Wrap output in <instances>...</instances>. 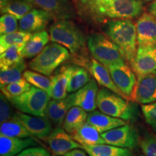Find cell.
Masks as SVG:
<instances>
[{
	"label": "cell",
	"instance_id": "obj_1",
	"mask_svg": "<svg viewBox=\"0 0 156 156\" xmlns=\"http://www.w3.org/2000/svg\"><path fill=\"white\" fill-rule=\"evenodd\" d=\"M105 34L119 48L125 61L130 64L137 51L136 25L130 19H117L108 21Z\"/></svg>",
	"mask_w": 156,
	"mask_h": 156
},
{
	"label": "cell",
	"instance_id": "obj_2",
	"mask_svg": "<svg viewBox=\"0 0 156 156\" xmlns=\"http://www.w3.org/2000/svg\"><path fill=\"white\" fill-rule=\"evenodd\" d=\"M87 6L95 14L113 19L134 18L142 12L140 0H99Z\"/></svg>",
	"mask_w": 156,
	"mask_h": 156
},
{
	"label": "cell",
	"instance_id": "obj_3",
	"mask_svg": "<svg viewBox=\"0 0 156 156\" xmlns=\"http://www.w3.org/2000/svg\"><path fill=\"white\" fill-rule=\"evenodd\" d=\"M127 99L107 88L98 90L97 107L101 112L129 122L136 117V107Z\"/></svg>",
	"mask_w": 156,
	"mask_h": 156
},
{
	"label": "cell",
	"instance_id": "obj_4",
	"mask_svg": "<svg viewBox=\"0 0 156 156\" xmlns=\"http://www.w3.org/2000/svg\"><path fill=\"white\" fill-rule=\"evenodd\" d=\"M50 40L67 48L73 54H77L85 47V39L82 31L73 21L56 20L49 28Z\"/></svg>",
	"mask_w": 156,
	"mask_h": 156
},
{
	"label": "cell",
	"instance_id": "obj_5",
	"mask_svg": "<svg viewBox=\"0 0 156 156\" xmlns=\"http://www.w3.org/2000/svg\"><path fill=\"white\" fill-rule=\"evenodd\" d=\"M69 58L70 52L67 48L53 42L46 45L41 52L33 58L29 63V67L48 77Z\"/></svg>",
	"mask_w": 156,
	"mask_h": 156
},
{
	"label": "cell",
	"instance_id": "obj_6",
	"mask_svg": "<svg viewBox=\"0 0 156 156\" xmlns=\"http://www.w3.org/2000/svg\"><path fill=\"white\" fill-rule=\"evenodd\" d=\"M87 44L93 58L107 68L125 63L119 48L108 36L100 33H94L88 36Z\"/></svg>",
	"mask_w": 156,
	"mask_h": 156
},
{
	"label": "cell",
	"instance_id": "obj_7",
	"mask_svg": "<svg viewBox=\"0 0 156 156\" xmlns=\"http://www.w3.org/2000/svg\"><path fill=\"white\" fill-rule=\"evenodd\" d=\"M51 98L46 91L32 85L28 91L9 101L19 112L33 116H46V110Z\"/></svg>",
	"mask_w": 156,
	"mask_h": 156
},
{
	"label": "cell",
	"instance_id": "obj_8",
	"mask_svg": "<svg viewBox=\"0 0 156 156\" xmlns=\"http://www.w3.org/2000/svg\"><path fill=\"white\" fill-rule=\"evenodd\" d=\"M115 85L128 100L134 101L137 80L136 75L126 63L108 67Z\"/></svg>",
	"mask_w": 156,
	"mask_h": 156
},
{
	"label": "cell",
	"instance_id": "obj_9",
	"mask_svg": "<svg viewBox=\"0 0 156 156\" xmlns=\"http://www.w3.org/2000/svg\"><path fill=\"white\" fill-rule=\"evenodd\" d=\"M106 144L133 149L139 143V136L133 126L126 124L101 134Z\"/></svg>",
	"mask_w": 156,
	"mask_h": 156
},
{
	"label": "cell",
	"instance_id": "obj_10",
	"mask_svg": "<svg viewBox=\"0 0 156 156\" xmlns=\"http://www.w3.org/2000/svg\"><path fill=\"white\" fill-rule=\"evenodd\" d=\"M43 140L47 143L50 150L55 155L63 156L72 150L77 148L83 149V146L75 141L71 134L60 126L54 129L49 135Z\"/></svg>",
	"mask_w": 156,
	"mask_h": 156
},
{
	"label": "cell",
	"instance_id": "obj_11",
	"mask_svg": "<svg viewBox=\"0 0 156 156\" xmlns=\"http://www.w3.org/2000/svg\"><path fill=\"white\" fill-rule=\"evenodd\" d=\"M36 8L48 13L56 20H69L75 16V9L69 0H25Z\"/></svg>",
	"mask_w": 156,
	"mask_h": 156
},
{
	"label": "cell",
	"instance_id": "obj_12",
	"mask_svg": "<svg viewBox=\"0 0 156 156\" xmlns=\"http://www.w3.org/2000/svg\"><path fill=\"white\" fill-rule=\"evenodd\" d=\"M131 67L137 78L155 71L156 46H138Z\"/></svg>",
	"mask_w": 156,
	"mask_h": 156
},
{
	"label": "cell",
	"instance_id": "obj_13",
	"mask_svg": "<svg viewBox=\"0 0 156 156\" xmlns=\"http://www.w3.org/2000/svg\"><path fill=\"white\" fill-rule=\"evenodd\" d=\"M98 89L97 82L92 79L87 85L78 90L77 92L67 95L72 106H79L91 112L95 110L97 107L96 98Z\"/></svg>",
	"mask_w": 156,
	"mask_h": 156
},
{
	"label": "cell",
	"instance_id": "obj_14",
	"mask_svg": "<svg viewBox=\"0 0 156 156\" xmlns=\"http://www.w3.org/2000/svg\"><path fill=\"white\" fill-rule=\"evenodd\" d=\"M28 129L32 136L44 139L49 135L52 129L51 122L46 116H37L20 112L14 114Z\"/></svg>",
	"mask_w": 156,
	"mask_h": 156
},
{
	"label": "cell",
	"instance_id": "obj_15",
	"mask_svg": "<svg viewBox=\"0 0 156 156\" xmlns=\"http://www.w3.org/2000/svg\"><path fill=\"white\" fill-rule=\"evenodd\" d=\"M138 46H156V18L150 12L140 15L136 24Z\"/></svg>",
	"mask_w": 156,
	"mask_h": 156
},
{
	"label": "cell",
	"instance_id": "obj_16",
	"mask_svg": "<svg viewBox=\"0 0 156 156\" xmlns=\"http://www.w3.org/2000/svg\"><path fill=\"white\" fill-rule=\"evenodd\" d=\"M134 101L142 105L156 102V70L137 78Z\"/></svg>",
	"mask_w": 156,
	"mask_h": 156
},
{
	"label": "cell",
	"instance_id": "obj_17",
	"mask_svg": "<svg viewBox=\"0 0 156 156\" xmlns=\"http://www.w3.org/2000/svg\"><path fill=\"white\" fill-rule=\"evenodd\" d=\"M51 18L46 12L34 8L20 20L19 30L30 34L44 30Z\"/></svg>",
	"mask_w": 156,
	"mask_h": 156
},
{
	"label": "cell",
	"instance_id": "obj_18",
	"mask_svg": "<svg viewBox=\"0 0 156 156\" xmlns=\"http://www.w3.org/2000/svg\"><path fill=\"white\" fill-rule=\"evenodd\" d=\"M73 66L71 64H65L62 66L57 69L55 75L51 78V89L50 96L52 99L61 100L67 97L68 84Z\"/></svg>",
	"mask_w": 156,
	"mask_h": 156
},
{
	"label": "cell",
	"instance_id": "obj_19",
	"mask_svg": "<svg viewBox=\"0 0 156 156\" xmlns=\"http://www.w3.org/2000/svg\"><path fill=\"white\" fill-rule=\"evenodd\" d=\"M37 145L38 143L33 136L19 138L0 135V155L16 156L27 148Z\"/></svg>",
	"mask_w": 156,
	"mask_h": 156
},
{
	"label": "cell",
	"instance_id": "obj_20",
	"mask_svg": "<svg viewBox=\"0 0 156 156\" xmlns=\"http://www.w3.org/2000/svg\"><path fill=\"white\" fill-rule=\"evenodd\" d=\"M87 69L90 72V74L93 77V79L97 82V83H98L99 85L105 88L110 90L116 94L127 99L115 85L111 74L109 73V70L106 66L93 58L89 62L88 65H87Z\"/></svg>",
	"mask_w": 156,
	"mask_h": 156
},
{
	"label": "cell",
	"instance_id": "obj_21",
	"mask_svg": "<svg viewBox=\"0 0 156 156\" xmlns=\"http://www.w3.org/2000/svg\"><path fill=\"white\" fill-rule=\"evenodd\" d=\"M87 122L94 126L101 134L127 124L125 120L109 116L96 110L89 113Z\"/></svg>",
	"mask_w": 156,
	"mask_h": 156
},
{
	"label": "cell",
	"instance_id": "obj_22",
	"mask_svg": "<svg viewBox=\"0 0 156 156\" xmlns=\"http://www.w3.org/2000/svg\"><path fill=\"white\" fill-rule=\"evenodd\" d=\"M73 139L82 146H92L106 144L101 134L94 126L85 122L83 126L72 134Z\"/></svg>",
	"mask_w": 156,
	"mask_h": 156
},
{
	"label": "cell",
	"instance_id": "obj_23",
	"mask_svg": "<svg viewBox=\"0 0 156 156\" xmlns=\"http://www.w3.org/2000/svg\"><path fill=\"white\" fill-rule=\"evenodd\" d=\"M68 97L61 100L52 99L48 103L46 110V117L56 126H61L68 111L72 108Z\"/></svg>",
	"mask_w": 156,
	"mask_h": 156
},
{
	"label": "cell",
	"instance_id": "obj_24",
	"mask_svg": "<svg viewBox=\"0 0 156 156\" xmlns=\"http://www.w3.org/2000/svg\"><path fill=\"white\" fill-rule=\"evenodd\" d=\"M50 36L46 30L34 33L23 48V58H30L36 56L41 52L49 41Z\"/></svg>",
	"mask_w": 156,
	"mask_h": 156
},
{
	"label": "cell",
	"instance_id": "obj_25",
	"mask_svg": "<svg viewBox=\"0 0 156 156\" xmlns=\"http://www.w3.org/2000/svg\"><path fill=\"white\" fill-rule=\"evenodd\" d=\"M87 116L88 114L83 108L79 106H73L66 115L62 127L72 135L76 130L87 122Z\"/></svg>",
	"mask_w": 156,
	"mask_h": 156
},
{
	"label": "cell",
	"instance_id": "obj_26",
	"mask_svg": "<svg viewBox=\"0 0 156 156\" xmlns=\"http://www.w3.org/2000/svg\"><path fill=\"white\" fill-rule=\"evenodd\" d=\"M83 149L90 155H106V156H133V153L129 148L116 147L108 144L92 146H83Z\"/></svg>",
	"mask_w": 156,
	"mask_h": 156
},
{
	"label": "cell",
	"instance_id": "obj_27",
	"mask_svg": "<svg viewBox=\"0 0 156 156\" xmlns=\"http://www.w3.org/2000/svg\"><path fill=\"white\" fill-rule=\"evenodd\" d=\"M0 134L1 135L10 137L27 138L32 136L20 121L15 116H13L12 118L7 122L1 124Z\"/></svg>",
	"mask_w": 156,
	"mask_h": 156
},
{
	"label": "cell",
	"instance_id": "obj_28",
	"mask_svg": "<svg viewBox=\"0 0 156 156\" xmlns=\"http://www.w3.org/2000/svg\"><path fill=\"white\" fill-rule=\"evenodd\" d=\"M91 80L90 75L87 69L74 65L68 84V93L77 92L78 90L87 85Z\"/></svg>",
	"mask_w": 156,
	"mask_h": 156
},
{
	"label": "cell",
	"instance_id": "obj_29",
	"mask_svg": "<svg viewBox=\"0 0 156 156\" xmlns=\"http://www.w3.org/2000/svg\"><path fill=\"white\" fill-rule=\"evenodd\" d=\"M26 64L24 58L14 64L8 69L0 72V87H3L9 84L15 83L23 78V73L25 71Z\"/></svg>",
	"mask_w": 156,
	"mask_h": 156
},
{
	"label": "cell",
	"instance_id": "obj_30",
	"mask_svg": "<svg viewBox=\"0 0 156 156\" xmlns=\"http://www.w3.org/2000/svg\"><path fill=\"white\" fill-rule=\"evenodd\" d=\"M32 34L30 33L16 31L11 34L2 35L0 37V54L3 53L7 48L12 46L17 45L23 48H24L25 44L30 38Z\"/></svg>",
	"mask_w": 156,
	"mask_h": 156
},
{
	"label": "cell",
	"instance_id": "obj_31",
	"mask_svg": "<svg viewBox=\"0 0 156 156\" xmlns=\"http://www.w3.org/2000/svg\"><path fill=\"white\" fill-rule=\"evenodd\" d=\"M23 48L14 45L7 48L0 55V68L5 70L9 68L14 64L18 63L23 59L22 55Z\"/></svg>",
	"mask_w": 156,
	"mask_h": 156
},
{
	"label": "cell",
	"instance_id": "obj_32",
	"mask_svg": "<svg viewBox=\"0 0 156 156\" xmlns=\"http://www.w3.org/2000/svg\"><path fill=\"white\" fill-rule=\"evenodd\" d=\"M23 77L25 78L33 86L46 91L50 95L51 89V80L49 79L48 76L37 73L34 70L33 71L25 70L23 73Z\"/></svg>",
	"mask_w": 156,
	"mask_h": 156
},
{
	"label": "cell",
	"instance_id": "obj_33",
	"mask_svg": "<svg viewBox=\"0 0 156 156\" xmlns=\"http://www.w3.org/2000/svg\"><path fill=\"white\" fill-rule=\"evenodd\" d=\"M34 8L32 4L25 0H13L5 7L1 9L2 13H9L12 15L17 20H20L31 9Z\"/></svg>",
	"mask_w": 156,
	"mask_h": 156
},
{
	"label": "cell",
	"instance_id": "obj_34",
	"mask_svg": "<svg viewBox=\"0 0 156 156\" xmlns=\"http://www.w3.org/2000/svg\"><path fill=\"white\" fill-rule=\"evenodd\" d=\"M31 87L32 85L23 77L18 81L2 87L1 90L2 93H3L8 99H10L22 95L23 93L30 90Z\"/></svg>",
	"mask_w": 156,
	"mask_h": 156
},
{
	"label": "cell",
	"instance_id": "obj_35",
	"mask_svg": "<svg viewBox=\"0 0 156 156\" xmlns=\"http://www.w3.org/2000/svg\"><path fill=\"white\" fill-rule=\"evenodd\" d=\"M19 30L17 19L12 15L5 13L0 18V34L5 35L14 33Z\"/></svg>",
	"mask_w": 156,
	"mask_h": 156
},
{
	"label": "cell",
	"instance_id": "obj_36",
	"mask_svg": "<svg viewBox=\"0 0 156 156\" xmlns=\"http://www.w3.org/2000/svg\"><path fill=\"white\" fill-rule=\"evenodd\" d=\"M140 146L145 156H156V134H146L140 140Z\"/></svg>",
	"mask_w": 156,
	"mask_h": 156
},
{
	"label": "cell",
	"instance_id": "obj_37",
	"mask_svg": "<svg viewBox=\"0 0 156 156\" xmlns=\"http://www.w3.org/2000/svg\"><path fill=\"white\" fill-rule=\"evenodd\" d=\"M9 99L3 93L0 95V123L7 122L11 119L15 114H12V109Z\"/></svg>",
	"mask_w": 156,
	"mask_h": 156
},
{
	"label": "cell",
	"instance_id": "obj_38",
	"mask_svg": "<svg viewBox=\"0 0 156 156\" xmlns=\"http://www.w3.org/2000/svg\"><path fill=\"white\" fill-rule=\"evenodd\" d=\"M142 111L146 122L156 132V102L142 105Z\"/></svg>",
	"mask_w": 156,
	"mask_h": 156
},
{
	"label": "cell",
	"instance_id": "obj_39",
	"mask_svg": "<svg viewBox=\"0 0 156 156\" xmlns=\"http://www.w3.org/2000/svg\"><path fill=\"white\" fill-rule=\"evenodd\" d=\"M16 156H51L47 150L41 147H30L24 150Z\"/></svg>",
	"mask_w": 156,
	"mask_h": 156
},
{
	"label": "cell",
	"instance_id": "obj_40",
	"mask_svg": "<svg viewBox=\"0 0 156 156\" xmlns=\"http://www.w3.org/2000/svg\"><path fill=\"white\" fill-rule=\"evenodd\" d=\"M80 148H77V149L72 150L67 153H65L63 156H87L85 152L80 150Z\"/></svg>",
	"mask_w": 156,
	"mask_h": 156
},
{
	"label": "cell",
	"instance_id": "obj_41",
	"mask_svg": "<svg viewBox=\"0 0 156 156\" xmlns=\"http://www.w3.org/2000/svg\"><path fill=\"white\" fill-rule=\"evenodd\" d=\"M148 10H149V12L153 15L156 18V0H155V1L149 6Z\"/></svg>",
	"mask_w": 156,
	"mask_h": 156
},
{
	"label": "cell",
	"instance_id": "obj_42",
	"mask_svg": "<svg viewBox=\"0 0 156 156\" xmlns=\"http://www.w3.org/2000/svg\"><path fill=\"white\" fill-rule=\"evenodd\" d=\"M12 1L13 0H0V8H3Z\"/></svg>",
	"mask_w": 156,
	"mask_h": 156
},
{
	"label": "cell",
	"instance_id": "obj_43",
	"mask_svg": "<svg viewBox=\"0 0 156 156\" xmlns=\"http://www.w3.org/2000/svg\"><path fill=\"white\" fill-rule=\"evenodd\" d=\"M80 1L82 2V3L87 5H89V4L95 2H97V1H99V0H80Z\"/></svg>",
	"mask_w": 156,
	"mask_h": 156
},
{
	"label": "cell",
	"instance_id": "obj_44",
	"mask_svg": "<svg viewBox=\"0 0 156 156\" xmlns=\"http://www.w3.org/2000/svg\"><path fill=\"white\" fill-rule=\"evenodd\" d=\"M90 156H106V155H93V154H90Z\"/></svg>",
	"mask_w": 156,
	"mask_h": 156
},
{
	"label": "cell",
	"instance_id": "obj_45",
	"mask_svg": "<svg viewBox=\"0 0 156 156\" xmlns=\"http://www.w3.org/2000/svg\"><path fill=\"white\" fill-rule=\"evenodd\" d=\"M144 1H152V0H144Z\"/></svg>",
	"mask_w": 156,
	"mask_h": 156
},
{
	"label": "cell",
	"instance_id": "obj_46",
	"mask_svg": "<svg viewBox=\"0 0 156 156\" xmlns=\"http://www.w3.org/2000/svg\"><path fill=\"white\" fill-rule=\"evenodd\" d=\"M140 156H145V155H140Z\"/></svg>",
	"mask_w": 156,
	"mask_h": 156
},
{
	"label": "cell",
	"instance_id": "obj_47",
	"mask_svg": "<svg viewBox=\"0 0 156 156\" xmlns=\"http://www.w3.org/2000/svg\"><path fill=\"white\" fill-rule=\"evenodd\" d=\"M54 156H58V155H54Z\"/></svg>",
	"mask_w": 156,
	"mask_h": 156
}]
</instances>
